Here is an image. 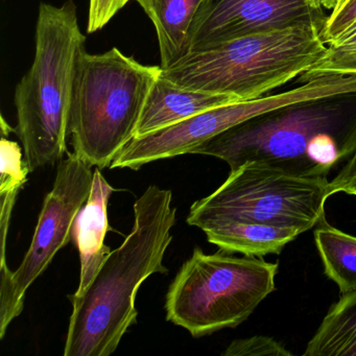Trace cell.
<instances>
[{
  "label": "cell",
  "mask_w": 356,
  "mask_h": 356,
  "mask_svg": "<svg viewBox=\"0 0 356 356\" xmlns=\"http://www.w3.org/2000/svg\"><path fill=\"white\" fill-rule=\"evenodd\" d=\"M134 226L97 277L72 302L64 356H109L137 321V291L152 275L166 274L177 208L172 193L151 185L134 203Z\"/></svg>",
  "instance_id": "obj_1"
},
{
  "label": "cell",
  "mask_w": 356,
  "mask_h": 356,
  "mask_svg": "<svg viewBox=\"0 0 356 356\" xmlns=\"http://www.w3.org/2000/svg\"><path fill=\"white\" fill-rule=\"evenodd\" d=\"M337 99L283 108L237 124L193 152L235 170L254 162L286 174L328 179L356 149V109Z\"/></svg>",
  "instance_id": "obj_2"
},
{
  "label": "cell",
  "mask_w": 356,
  "mask_h": 356,
  "mask_svg": "<svg viewBox=\"0 0 356 356\" xmlns=\"http://www.w3.org/2000/svg\"><path fill=\"white\" fill-rule=\"evenodd\" d=\"M86 37L72 0L41 3L32 67L15 89L17 129L31 170L54 165L67 151L72 92Z\"/></svg>",
  "instance_id": "obj_3"
},
{
  "label": "cell",
  "mask_w": 356,
  "mask_h": 356,
  "mask_svg": "<svg viewBox=\"0 0 356 356\" xmlns=\"http://www.w3.org/2000/svg\"><path fill=\"white\" fill-rule=\"evenodd\" d=\"M322 26L302 24L195 51L161 76L191 90L250 101L307 72L327 44Z\"/></svg>",
  "instance_id": "obj_4"
},
{
  "label": "cell",
  "mask_w": 356,
  "mask_h": 356,
  "mask_svg": "<svg viewBox=\"0 0 356 356\" xmlns=\"http://www.w3.org/2000/svg\"><path fill=\"white\" fill-rule=\"evenodd\" d=\"M161 74L160 66L143 65L118 47L101 55L85 51L70 107L74 153L89 165L110 168L135 138L147 97Z\"/></svg>",
  "instance_id": "obj_5"
},
{
  "label": "cell",
  "mask_w": 356,
  "mask_h": 356,
  "mask_svg": "<svg viewBox=\"0 0 356 356\" xmlns=\"http://www.w3.org/2000/svg\"><path fill=\"white\" fill-rule=\"evenodd\" d=\"M278 264L195 248L166 293V320L193 337L235 328L276 289Z\"/></svg>",
  "instance_id": "obj_6"
},
{
  "label": "cell",
  "mask_w": 356,
  "mask_h": 356,
  "mask_svg": "<svg viewBox=\"0 0 356 356\" xmlns=\"http://www.w3.org/2000/svg\"><path fill=\"white\" fill-rule=\"evenodd\" d=\"M328 197V179L304 178L249 162L230 170L216 191L193 203L187 224L202 229L257 222L297 229L302 234L326 218Z\"/></svg>",
  "instance_id": "obj_7"
},
{
  "label": "cell",
  "mask_w": 356,
  "mask_h": 356,
  "mask_svg": "<svg viewBox=\"0 0 356 356\" xmlns=\"http://www.w3.org/2000/svg\"><path fill=\"white\" fill-rule=\"evenodd\" d=\"M93 175L92 166L74 153L60 160L53 189L43 201L32 243L22 264L15 272L7 264L0 266V339L22 314L31 285L72 239L76 216L90 195Z\"/></svg>",
  "instance_id": "obj_8"
},
{
  "label": "cell",
  "mask_w": 356,
  "mask_h": 356,
  "mask_svg": "<svg viewBox=\"0 0 356 356\" xmlns=\"http://www.w3.org/2000/svg\"><path fill=\"white\" fill-rule=\"evenodd\" d=\"M321 11L312 0H214L193 51L302 24L323 28Z\"/></svg>",
  "instance_id": "obj_9"
},
{
  "label": "cell",
  "mask_w": 356,
  "mask_h": 356,
  "mask_svg": "<svg viewBox=\"0 0 356 356\" xmlns=\"http://www.w3.org/2000/svg\"><path fill=\"white\" fill-rule=\"evenodd\" d=\"M155 26L160 67L168 70L191 55L214 0H135Z\"/></svg>",
  "instance_id": "obj_10"
},
{
  "label": "cell",
  "mask_w": 356,
  "mask_h": 356,
  "mask_svg": "<svg viewBox=\"0 0 356 356\" xmlns=\"http://www.w3.org/2000/svg\"><path fill=\"white\" fill-rule=\"evenodd\" d=\"M114 191L99 168H95L88 201L79 212L72 229V237L80 252V283L74 293L78 295L88 289L111 254L104 241L110 229L108 202Z\"/></svg>",
  "instance_id": "obj_11"
},
{
  "label": "cell",
  "mask_w": 356,
  "mask_h": 356,
  "mask_svg": "<svg viewBox=\"0 0 356 356\" xmlns=\"http://www.w3.org/2000/svg\"><path fill=\"white\" fill-rule=\"evenodd\" d=\"M236 102L241 101L230 95L182 88L160 76L143 108L135 138L178 124L207 110Z\"/></svg>",
  "instance_id": "obj_12"
},
{
  "label": "cell",
  "mask_w": 356,
  "mask_h": 356,
  "mask_svg": "<svg viewBox=\"0 0 356 356\" xmlns=\"http://www.w3.org/2000/svg\"><path fill=\"white\" fill-rule=\"evenodd\" d=\"M208 241L229 253L262 257L280 254L301 232L297 229L257 222H222L202 228Z\"/></svg>",
  "instance_id": "obj_13"
},
{
  "label": "cell",
  "mask_w": 356,
  "mask_h": 356,
  "mask_svg": "<svg viewBox=\"0 0 356 356\" xmlns=\"http://www.w3.org/2000/svg\"><path fill=\"white\" fill-rule=\"evenodd\" d=\"M304 356H356V293L341 295L306 345Z\"/></svg>",
  "instance_id": "obj_14"
},
{
  "label": "cell",
  "mask_w": 356,
  "mask_h": 356,
  "mask_svg": "<svg viewBox=\"0 0 356 356\" xmlns=\"http://www.w3.org/2000/svg\"><path fill=\"white\" fill-rule=\"evenodd\" d=\"M314 237L325 275L341 295L356 293V236L334 228L324 218L314 227Z\"/></svg>",
  "instance_id": "obj_15"
},
{
  "label": "cell",
  "mask_w": 356,
  "mask_h": 356,
  "mask_svg": "<svg viewBox=\"0 0 356 356\" xmlns=\"http://www.w3.org/2000/svg\"><path fill=\"white\" fill-rule=\"evenodd\" d=\"M1 155V176H0V231H1V261L0 266L7 264V238L10 222L18 193L28 182V176L32 170L22 153V147L14 141L3 136L0 145Z\"/></svg>",
  "instance_id": "obj_16"
},
{
  "label": "cell",
  "mask_w": 356,
  "mask_h": 356,
  "mask_svg": "<svg viewBox=\"0 0 356 356\" xmlns=\"http://www.w3.org/2000/svg\"><path fill=\"white\" fill-rule=\"evenodd\" d=\"M328 74H356V24L327 47L316 65L302 74L301 81Z\"/></svg>",
  "instance_id": "obj_17"
},
{
  "label": "cell",
  "mask_w": 356,
  "mask_h": 356,
  "mask_svg": "<svg viewBox=\"0 0 356 356\" xmlns=\"http://www.w3.org/2000/svg\"><path fill=\"white\" fill-rule=\"evenodd\" d=\"M224 356H291L293 355L280 341L273 337L255 335L248 339H235L222 352Z\"/></svg>",
  "instance_id": "obj_18"
},
{
  "label": "cell",
  "mask_w": 356,
  "mask_h": 356,
  "mask_svg": "<svg viewBox=\"0 0 356 356\" xmlns=\"http://www.w3.org/2000/svg\"><path fill=\"white\" fill-rule=\"evenodd\" d=\"M356 24V0H347L339 9L331 12L321 31L326 44L335 42Z\"/></svg>",
  "instance_id": "obj_19"
},
{
  "label": "cell",
  "mask_w": 356,
  "mask_h": 356,
  "mask_svg": "<svg viewBox=\"0 0 356 356\" xmlns=\"http://www.w3.org/2000/svg\"><path fill=\"white\" fill-rule=\"evenodd\" d=\"M130 0H89L87 33L92 34L105 28Z\"/></svg>",
  "instance_id": "obj_20"
},
{
  "label": "cell",
  "mask_w": 356,
  "mask_h": 356,
  "mask_svg": "<svg viewBox=\"0 0 356 356\" xmlns=\"http://www.w3.org/2000/svg\"><path fill=\"white\" fill-rule=\"evenodd\" d=\"M339 193L356 197V149L337 176L329 181V197Z\"/></svg>",
  "instance_id": "obj_21"
},
{
  "label": "cell",
  "mask_w": 356,
  "mask_h": 356,
  "mask_svg": "<svg viewBox=\"0 0 356 356\" xmlns=\"http://www.w3.org/2000/svg\"><path fill=\"white\" fill-rule=\"evenodd\" d=\"M312 1H314L316 7L333 12L337 9L339 0H312Z\"/></svg>",
  "instance_id": "obj_22"
},
{
  "label": "cell",
  "mask_w": 356,
  "mask_h": 356,
  "mask_svg": "<svg viewBox=\"0 0 356 356\" xmlns=\"http://www.w3.org/2000/svg\"><path fill=\"white\" fill-rule=\"evenodd\" d=\"M346 1H347V0H339V5H337V9H335V10L339 9V8H341V6H343V3H346ZM335 10H334V11H335Z\"/></svg>",
  "instance_id": "obj_23"
}]
</instances>
